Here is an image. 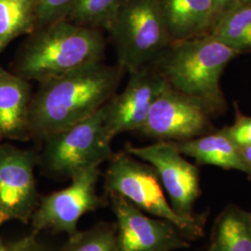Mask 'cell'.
<instances>
[{"label":"cell","instance_id":"ffe728a7","mask_svg":"<svg viewBox=\"0 0 251 251\" xmlns=\"http://www.w3.org/2000/svg\"><path fill=\"white\" fill-rule=\"evenodd\" d=\"M63 251H117L116 227L99 225L69 236Z\"/></svg>","mask_w":251,"mask_h":251},{"label":"cell","instance_id":"44dd1931","mask_svg":"<svg viewBox=\"0 0 251 251\" xmlns=\"http://www.w3.org/2000/svg\"><path fill=\"white\" fill-rule=\"evenodd\" d=\"M34 18L36 29L48 26L54 23L66 20L75 0H28Z\"/></svg>","mask_w":251,"mask_h":251},{"label":"cell","instance_id":"83f0119b","mask_svg":"<svg viewBox=\"0 0 251 251\" xmlns=\"http://www.w3.org/2000/svg\"><path fill=\"white\" fill-rule=\"evenodd\" d=\"M213 1H214V0H213Z\"/></svg>","mask_w":251,"mask_h":251},{"label":"cell","instance_id":"9a60e30c","mask_svg":"<svg viewBox=\"0 0 251 251\" xmlns=\"http://www.w3.org/2000/svg\"><path fill=\"white\" fill-rule=\"evenodd\" d=\"M171 143L180 153L194 158L199 164L241 171L251 177V169L243 160L239 146L233 143L224 129L187 141Z\"/></svg>","mask_w":251,"mask_h":251},{"label":"cell","instance_id":"603a6c76","mask_svg":"<svg viewBox=\"0 0 251 251\" xmlns=\"http://www.w3.org/2000/svg\"><path fill=\"white\" fill-rule=\"evenodd\" d=\"M214 25L229 10L238 5V0H214ZM213 29V28H212Z\"/></svg>","mask_w":251,"mask_h":251},{"label":"cell","instance_id":"484cf974","mask_svg":"<svg viewBox=\"0 0 251 251\" xmlns=\"http://www.w3.org/2000/svg\"><path fill=\"white\" fill-rule=\"evenodd\" d=\"M251 0H238V4H244V3H250Z\"/></svg>","mask_w":251,"mask_h":251},{"label":"cell","instance_id":"6da1fadb","mask_svg":"<svg viewBox=\"0 0 251 251\" xmlns=\"http://www.w3.org/2000/svg\"><path fill=\"white\" fill-rule=\"evenodd\" d=\"M123 72L99 62L38 83L30 106L31 137L44 139L95 114L116 94Z\"/></svg>","mask_w":251,"mask_h":251},{"label":"cell","instance_id":"8fae6325","mask_svg":"<svg viewBox=\"0 0 251 251\" xmlns=\"http://www.w3.org/2000/svg\"><path fill=\"white\" fill-rule=\"evenodd\" d=\"M117 219V251H174L190 246L173 224L153 219L125 198L109 196Z\"/></svg>","mask_w":251,"mask_h":251},{"label":"cell","instance_id":"5bb4252c","mask_svg":"<svg viewBox=\"0 0 251 251\" xmlns=\"http://www.w3.org/2000/svg\"><path fill=\"white\" fill-rule=\"evenodd\" d=\"M172 41L208 35L214 25L213 0H160Z\"/></svg>","mask_w":251,"mask_h":251},{"label":"cell","instance_id":"52a82bcc","mask_svg":"<svg viewBox=\"0 0 251 251\" xmlns=\"http://www.w3.org/2000/svg\"><path fill=\"white\" fill-rule=\"evenodd\" d=\"M99 176L100 167L90 168L73 177L68 187L40 198L30 221L31 233L25 239L33 242L46 230L69 236L77 233L81 217L101 206L96 191Z\"/></svg>","mask_w":251,"mask_h":251},{"label":"cell","instance_id":"8992f818","mask_svg":"<svg viewBox=\"0 0 251 251\" xmlns=\"http://www.w3.org/2000/svg\"><path fill=\"white\" fill-rule=\"evenodd\" d=\"M105 105L92 116L45 137L39 157L47 173L72 179L93 167H100L113 156L111 143L104 128Z\"/></svg>","mask_w":251,"mask_h":251},{"label":"cell","instance_id":"277c9868","mask_svg":"<svg viewBox=\"0 0 251 251\" xmlns=\"http://www.w3.org/2000/svg\"><path fill=\"white\" fill-rule=\"evenodd\" d=\"M107 31L117 65L129 74L153 66L173 42L160 0H124Z\"/></svg>","mask_w":251,"mask_h":251},{"label":"cell","instance_id":"cb8c5ba5","mask_svg":"<svg viewBox=\"0 0 251 251\" xmlns=\"http://www.w3.org/2000/svg\"><path fill=\"white\" fill-rule=\"evenodd\" d=\"M34 242H30L24 238L22 241L14 244V245H8L0 238V251H29L30 249L34 246Z\"/></svg>","mask_w":251,"mask_h":251},{"label":"cell","instance_id":"d4e9b609","mask_svg":"<svg viewBox=\"0 0 251 251\" xmlns=\"http://www.w3.org/2000/svg\"><path fill=\"white\" fill-rule=\"evenodd\" d=\"M239 150H240L243 160L246 162V164L251 169V144L239 146Z\"/></svg>","mask_w":251,"mask_h":251},{"label":"cell","instance_id":"ac0fdd59","mask_svg":"<svg viewBox=\"0 0 251 251\" xmlns=\"http://www.w3.org/2000/svg\"><path fill=\"white\" fill-rule=\"evenodd\" d=\"M36 28L28 0H0V54L15 38L32 34Z\"/></svg>","mask_w":251,"mask_h":251},{"label":"cell","instance_id":"30bf717a","mask_svg":"<svg viewBox=\"0 0 251 251\" xmlns=\"http://www.w3.org/2000/svg\"><path fill=\"white\" fill-rule=\"evenodd\" d=\"M126 152L152 166L177 213L194 217L193 206L200 194L199 171L171 142H157L146 146L128 144Z\"/></svg>","mask_w":251,"mask_h":251},{"label":"cell","instance_id":"ba28073f","mask_svg":"<svg viewBox=\"0 0 251 251\" xmlns=\"http://www.w3.org/2000/svg\"><path fill=\"white\" fill-rule=\"evenodd\" d=\"M33 150L0 143V226L11 221L30 223L39 203Z\"/></svg>","mask_w":251,"mask_h":251},{"label":"cell","instance_id":"9c48e42d","mask_svg":"<svg viewBox=\"0 0 251 251\" xmlns=\"http://www.w3.org/2000/svg\"><path fill=\"white\" fill-rule=\"evenodd\" d=\"M212 114L203 102L168 85L139 131L158 142L187 141L206 133Z\"/></svg>","mask_w":251,"mask_h":251},{"label":"cell","instance_id":"d6986e66","mask_svg":"<svg viewBox=\"0 0 251 251\" xmlns=\"http://www.w3.org/2000/svg\"><path fill=\"white\" fill-rule=\"evenodd\" d=\"M124 0H75L67 20L84 26L104 28L115 17Z\"/></svg>","mask_w":251,"mask_h":251},{"label":"cell","instance_id":"5b68a950","mask_svg":"<svg viewBox=\"0 0 251 251\" xmlns=\"http://www.w3.org/2000/svg\"><path fill=\"white\" fill-rule=\"evenodd\" d=\"M104 189L108 196L125 198L144 212L173 224L187 238L202 234L198 218L179 215L174 210L152 166L139 161L128 152L114 153L109 160Z\"/></svg>","mask_w":251,"mask_h":251},{"label":"cell","instance_id":"7c38bea8","mask_svg":"<svg viewBox=\"0 0 251 251\" xmlns=\"http://www.w3.org/2000/svg\"><path fill=\"white\" fill-rule=\"evenodd\" d=\"M120 94H115L105 104L104 128L108 138L138 130L143 126L154 100L168 83L154 66L129 74Z\"/></svg>","mask_w":251,"mask_h":251},{"label":"cell","instance_id":"4fadbf2b","mask_svg":"<svg viewBox=\"0 0 251 251\" xmlns=\"http://www.w3.org/2000/svg\"><path fill=\"white\" fill-rule=\"evenodd\" d=\"M32 97L29 81L0 66V142L31 138L29 114Z\"/></svg>","mask_w":251,"mask_h":251},{"label":"cell","instance_id":"4316f807","mask_svg":"<svg viewBox=\"0 0 251 251\" xmlns=\"http://www.w3.org/2000/svg\"></svg>","mask_w":251,"mask_h":251},{"label":"cell","instance_id":"7402d4cb","mask_svg":"<svg viewBox=\"0 0 251 251\" xmlns=\"http://www.w3.org/2000/svg\"><path fill=\"white\" fill-rule=\"evenodd\" d=\"M225 133L237 146L251 144V117L238 116L233 125L224 128Z\"/></svg>","mask_w":251,"mask_h":251},{"label":"cell","instance_id":"3957f363","mask_svg":"<svg viewBox=\"0 0 251 251\" xmlns=\"http://www.w3.org/2000/svg\"><path fill=\"white\" fill-rule=\"evenodd\" d=\"M239 54L208 34L172 42L153 66L172 89L203 102L214 113L225 104L223 73Z\"/></svg>","mask_w":251,"mask_h":251},{"label":"cell","instance_id":"7a4b0ae2","mask_svg":"<svg viewBox=\"0 0 251 251\" xmlns=\"http://www.w3.org/2000/svg\"><path fill=\"white\" fill-rule=\"evenodd\" d=\"M105 40L100 29L63 20L37 28L19 54L15 73L40 83L102 62Z\"/></svg>","mask_w":251,"mask_h":251},{"label":"cell","instance_id":"2e32d148","mask_svg":"<svg viewBox=\"0 0 251 251\" xmlns=\"http://www.w3.org/2000/svg\"><path fill=\"white\" fill-rule=\"evenodd\" d=\"M209 251H251V214L227 207L216 221Z\"/></svg>","mask_w":251,"mask_h":251},{"label":"cell","instance_id":"e0dca14e","mask_svg":"<svg viewBox=\"0 0 251 251\" xmlns=\"http://www.w3.org/2000/svg\"><path fill=\"white\" fill-rule=\"evenodd\" d=\"M209 35L240 53L251 50V2L238 4L230 9Z\"/></svg>","mask_w":251,"mask_h":251}]
</instances>
